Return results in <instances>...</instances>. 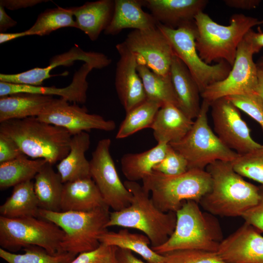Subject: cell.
Returning <instances> with one entry per match:
<instances>
[{
    "mask_svg": "<svg viewBox=\"0 0 263 263\" xmlns=\"http://www.w3.org/2000/svg\"><path fill=\"white\" fill-rule=\"evenodd\" d=\"M75 60H81L92 66L94 69H100L108 66L112 60L101 53L86 52L75 46L68 52L52 57L49 65L44 68H35L15 74H0V81L6 83L41 86L43 81L53 76L51 71L55 68L72 65Z\"/></svg>",
    "mask_w": 263,
    "mask_h": 263,
    "instance_id": "16",
    "label": "cell"
},
{
    "mask_svg": "<svg viewBox=\"0 0 263 263\" xmlns=\"http://www.w3.org/2000/svg\"><path fill=\"white\" fill-rule=\"evenodd\" d=\"M188 170V163L186 158L169 144L164 157L153 169L169 176L182 174Z\"/></svg>",
    "mask_w": 263,
    "mask_h": 263,
    "instance_id": "40",
    "label": "cell"
},
{
    "mask_svg": "<svg viewBox=\"0 0 263 263\" xmlns=\"http://www.w3.org/2000/svg\"><path fill=\"white\" fill-rule=\"evenodd\" d=\"M193 122L178 107L166 104L158 111L150 128L157 144H170L182 139Z\"/></svg>",
    "mask_w": 263,
    "mask_h": 263,
    "instance_id": "22",
    "label": "cell"
},
{
    "mask_svg": "<svg viewBox=\"0 0 263 263\" xmlns=\"http://www.w3.org/2000/svg\"><path fill=\"white\" fill-rule=\"evenodd\" d=\"M71 8L58 6L49 9L40 14L35 23L25 31L26 36L49 35L52 32L63 27L77 28Z\"/></svg>",
    "mask_w": 263,
    "mask_h": 263,
    "instance_id": "35",
    "label": "cell"
},
{
    "mask_svg": "<svg viewBox=\"0 0 263 263\" xmlns=\"http://www.w3.org/2000/svg\"><path fill=\"white\" fill-rule=\"evenodd\" d=\"M157 27L169 40L175 55L189 70L201 93L210 85L228 75L232 67L227 62L222 60L209 65L200 57L196 47L197 27L194 20L175 29L158 23Z\"/></svg>",
    "mask_w": 263,
    "mask_h": 263,
    "instance_id": "10",
    "label": "cell"
},
{
    "mask_svg": "<svg viewBox=\"0 0 263 263\" xmlns=\"http://www.w3.org/2000/svg\"><path fill=\"white\" fill-rule=\"evenodd\" d=\"M93 69L92 66L84 63L75 72L72 82L64 88L16 84L0 81V96L18 93L34 94L52 96L58 95L70 103L84 104L86 101L88 88L87 77Z\"/></svg>",
    "mask_w": 263,
    "mask_h": 263,
    "instance_id": "19",
    "label": "cell"
},
{
    "mask_svg": "<svg viewBox=\"0 0 263 263\" xmlns=\"http://www.w3.org/2000/svg\"><path fill=\"white\" fill-rule=\"evenodd\" d=\"M17 22L9 16L4 7L0 5V32L3 33L11 27L15 26Z\"/></svg>",
    "mask_w": 263,
    "mask_h": 263,
    "instance_id": "48",
    "label": "cell"
},
{
    "mask_svg": "<svg viewBox=\"0 0 263 263\" xmlns=\"http://www.w3.org/2000/svg\"><path fill=\"white\" fill-rule=\"evenodd\" d=\"M54 99L43 94L18 93L0 98V123L38 117Z\"/></svg>",
    "mask_w": 263,
    "mask_h": 263,
    "instance_id": "27",
    "label": "cell"
},
{
    "mask_svg": "<svg viewBox=\"0 0 263 263\" xmlns=\"http://www.w3.org/2000/svg\"><path fill=\"white\" fill-rule=\"evenodd\" d=\"M163 255V263H227L217 252L198 249L177 250Z\"/></svg>",
    "mask_w": 263,
    "mask_h": 263,
    "instance_id": "38",
    "label": "cell"
},
{
    "mask_svg": "<svg viewBox=\"0 0 263 263\" xmlns=\"http://www.w3.org/2000/svg\"><path fill=\"white\" fill-rule=\"evenodd\" d=\"M209 103L215 133L227 147L242 155L262 146L251 137L240 110L229 99L222 97Z\"/></svg>",
    "mask_w": 263,
    "mask_h": 263,
    "instance_id": "13",
    "label": "cell"
},
{
    "mask_svg": "<svg viewBox=\"0 0 263 263\" xmlns=\"http://www.w3.org/2000/svg\"><path fill=\"white\" fill-rule=\"evenodd\" d=\"M116 247L100 244L95 249L81 253L70 263H113Z\"/></svg>",
    "mask_w": 263,
    "mask_h": 263,
    "instance_id": "41",
    "label": "cell"
},
{
    "mask_svg": "<svg viewBox=\"0 0 263 263\" xmlns=\"http://www.w3.org/2000/svg\"><path fill=\"white\" fill-rule=\"evenodd\" d=\"M116 49L119 58L117 62L115 89L126 113L147 100L142 81L137 70L136 56L132 52L124 42L117 44Z\"/></svg>",
    "mask_w": 263,
    "mask_h": 263,
    "instance_id": "17",
    "label": "cell"
},
{
    "mask_svg": "<svg viewBox=\"0 0 263 263\" xmlns=\"http://www.w3.org/2000/svg\"><path fill=\"white\" fill-rule=\"evenodd\" d=\"M23 254H16L0 248V257L8 263H70L76 256L64 252L54 255L37 246L24 248Z\"/></svg>",
    "mask_w": 263,
    "mask_h": 263,
    "instance_id": "36",
    "label": "cell"
},
{
    "mask_svg": "<svg viewBox=\"0 0 263 263\" xmlns=\"http://www.w3.org/2000/svg\"><path fill=\"white\" fill-rule=\"evenodd\" d=\"M47 162L44 159H28L21 153L15 159L0 164L1 190L31 180Z\"/></svg>",
    "mask_w": 263,
    "mask_h": 263,
    "instance_id": "33",
    "label": "cell"
},
{
    "mask_svg": "<svg viewBox=\"0 0 263 263\" xmlns=\"http://www.w3.org/2000/svg\"><path fill=\"white\" fill-rule=\"evenodd\" d=\"M22 152L10 138L0 133V164L12 161Z\"/></svg>",
    "mask_w": 263,
    "mask_h": 263,
    "instance_id": "43",
    "label": "cell"
},
{
    "mask_svg": "<svg viewBox=\"0 0 263 263\" xmlns=\"http://www.w3.org/2000/svg\"><path fill=\"white\" fill-rule=\"evenodd\" d=\"M109 207L89 211H51L39 209L38 217L59 226L65 233L61 246L63 252L75 255L96 249L99 236L107 230Z\"/></svg>",
    "mask_w": 263,
    "mask_h": 263,
    "instance_id": "7",
    "label": "cell"
},
{
    "mask_svg": "<svg viewBox=\"0 0 263 263\" xmlns=\"http://www.w3.org/2000/svg\"><path fill=\"white\" fill-rule=\"evenodd\" d=\"M26 36L25 31L19 33H0V43L2 44L4 42L10 41L11 40Z\"/></svg>",
    "mask_w": 263,
    "mask_h": 263,
    "instance_id": "49",
    "label": "cell"
},
{
    "mask_svg": "<svg viewBox=\"0 0 263 263\" xmlns=\"http://www.w3.org/2000/svg\"><path fill=\"white\" fill-rule=\"evenodd\" d=\"M259 199L254 206L242 216L244 221L263 232V184L259 186Z\"/></svg>",
    "mask_w": 263,
    "mask_h": 263,
    "instance_id": "42",
    "label": "cell"
},
{
    "mask_svg": "<svg viewBox=\"0 0 263 263\" xmlns=\"http://www.w3.org/2000/svg\"><path fill=\"white\" fill-rule=\"evenodd\" d=\"M137 70L142 81L147 100L156 102L161 106L171 104L179 108L178 100L170 74H157L144 63L138 61Z\"/></svg>",
    "mask_w": 263,
    "mask_h": 263,
    "instance_id": "32",
    "label": "cell"
},
{
    "mask_svg": "<svg viewBox=\"0 0 263 263\" xmlns=\"http://www.w3.org/2000/svg\"><path fill=\"white\" fill-rule=\"evenodd\" d=\"M176 223L173 233L163 244L151 248L157 253L182 249H198L217 252L223 239L222 228L214 215L203 212L198 203L184 202L175 212Z\"/></svg>",
    "mask_w": 263,
    "mask_h": 263,
    "instance_id": "5",
    "label": "cell"
},
{
    "mask_svg": "<svg viewBox=\"0 0 263 263\" xmlns=\"http://www.w3.org/2000/svg\"><path fill=\"white\" fill-rule=\"evenodd\" d=\"M143 6L160 24L177 28L187 22L193 21L195 17L203 12L207 0H144Z\"/></svg>",
    "mask_w": 263,
    "mask_h": 263,
    "instance_id": "20",
    "label": "cell"
},
{
    "mask_svg": "<svg viewBox=\"0 0 263 263\" xmlns=\"http://www.w3.org/2000/svg\"><path fill=\"white\" fill-rule=\"evenodd\" d=\"M224 1L228 7L248 10L257 7L261 1L259 0H225Z\"/></svg>",
    "mask_w": 263,
    "mask_h": 263,
    "instance_id": "47",
    "label": "cell"
},
{
    "mask_svg": "<svg viewBox=\"0 0 263 263\" xmlns=\"http://www.w3.org/2000/svg\"><path fill=\"white\" fill-rule=\"evenodd\" d=\"M254 54L250 45L243 38L228 75L207 87L201 93L203 100L210 103L231 95L256 93L257 67L253 59Z\"/></svg>",
    "mask_w": 263,
    "mask_h": 263,
    "instance_id": "12",
    "label": "cell"
},
{
    "mask_svg": "<svg viewBox=\"0 0 263 263\" xmlns=\"http://www.w3.org/2000/svg\"><path fill=\"white\" fill-rule=\"evenodd\" d=\"M258 84L256 93L263 104V69L257 67Z\"/></svg>",
    "mask_w": 263,
    "mask_h": 263,
    "instance_id": "50",
    "label": "cell"
},
{
    "mask_svg": "<svg viewBox=\"0 0 263 263\" xmlns=\"http://www.w3.org/2000/svg\"><path fill=\"white\" fill-rule=\"evenodd\" d=\"M137 58L153 72L169 74L175 54L169 40L156 27L143 30H133L123 41Z\"/></svg>",
    "mask_w": 263,
    "mask_h": 263,
    "instance_id": "14",
    "label": "cell"
},
{
    "mask_svg": "<svg viewBox=\"0 0 263 263\" xmlns=\"http://www.w3.org/2000/svg\"><path fill=\"white\" fill-rule=\"evenodd\" d=\"M39 209L34 182L30 180L13 187L10 196L0 206V214L9 218L38 217Z\"/></svg>",
    "mask_w": 263,
    "mask_h": 263,
    "instance_id": "30",
    "label": "cell"
},
{
    "mask_svg": "<svg viewBox=\"0 0 263 263\" xmlns=\"http://www.w3.org/2000/svg\"><path fill=\"white\" fill-rule=\"evenodd\" d=\"M40 121L62 128L73 136L91 130L111 132L116 127L115 122L102 116L88 113L85 107L62 98H55L37 117Z\"/></svg>",
    "mask_w": 263,
    "mask_h": 263,
    "instance_id": "15",
    "label": "cell"
},
{
    "mask_svg": "<svg viewBox=\"0 0 263 263\" xmlns=\"http://www.w3.org/2000/svg\"><path fill=\"white\" fill-rule=\"evenodd\" d=\"M100 244L128 249L141 256L148 263H163L164 257L150 246V241L145 235L132 233L127 229L117 232L103 233L99 237Z\"/></svg>",
    "mask_w": 263,
    "mask_h": 263,
    "instance_id": "29",
    "label": "cell"
},
{
    "mask_svg": "<svg viewBox=\"0 0 263 263\" xmlns=\"http://www.w3.org/2000/svg\"><path fill=\"white\" fill-rule=\"evenodd\" d=\"M142 6V0H115L112 19L104 34L115 35L127 28L143 30L156 27L158 22Z\"/></svg>",
    "mask_w": 263,
    "mask_h": 263,
    "instance_id": "24",
    "label": "cell"
},
{
    "mask_svg": "<svg viewBox=\"0 0 263 263\" xmlns=\"http://www.w3.org/2000/svg\"><path fill=\"white\" fill-rule=\"evenodd\" d=\"M225 97L240 110L255 120L260 125L263 131V104L256 93Z\"/></svg>",
    "mask_w": 263,
    "mask_h": 263,
    "instance_id": "39",
    "label": "cell"
},
{
    "mask_svg": "<svg viewBox=\"0 0 263 263\" xmlns=\"http://www.w3.org/2000/svg\"><path fill=\"white\" fill-rule=\"evenodd\" d=\"M114 6V0H99L70 8L75 18L76 28L84 32L91 40L95 41L111 22Z\"/></svg>",
    "mask_w": 263,
    "mask_h": 263,
    "instance_id": "25",
    "label": "cell"
},
{
    "mask_svg": "<svg viewBox=\"0 0 263 263\" xmlns=\"http://www.w3.org/2000/svg\"><path fill=\"white\" fill-rule=\"evenodd\" d=\"M209 102L203 100L199 114L187 134L180 141L169 144L186 158L188 169H206L215 161L232 162L240 155L227 147L209 126Z\"/></svg>",
    "mask_w": 263,
    "mask_h": 263,
    "instance_id": "8",
    "label": "cell"
},
{
    "mask_svg": "<svg viewBox=\"0 0 263 263\" xmlns=\"http://www.w3.org/2000/svg\"><path fill=\"white\" fill-rule=\"evenodd\" d=\"M113 263H116V261L115 260Z\"/></svg>",
    "mask_w": 263,
    "mask_h": 263,
    "instance_id": "52",
    "label": "cell"
},
{
    "mask_svg": "<svg viewBox=\"0 0 263 263\" xmlns=\"http://www.w3.org/2000/svg\"><path fill=\"white\" fill-rule=\"evenodd\" d=\"M65 233L53 223L35 217L9 218L0 216V245L10 252L37 246L56 255L63 251Z\"/></svg>",
    "mask_w": 263,
    "mask_h": 263,
    "instance_id": "9",
    "label": "cell"
},
{
    "mask_svg": "<svg viewBox=\"0 0 263 263\" xmlns=\"http://www.w3.org/2000/svg\"><path fill=\"white\" fill-rule=\"evenodd\" d=\"M256 64L258 68L263 69V56L259 58Z\"/></svg>",
    "mask_w": 263,
    "mask_h": 263,
    "instance_id": "51",
    "label": "cell"
},
{
    "mask_svg": "<svg viewBox=\"0 0 263 263\" xmlns=\"http://www.w3.org/2000/svg\"><path fill=\"white\" fill-rule=\"evenodd\" d=\"M168 144H157L142 152L124 154L121 159V170L127 180L137 182L149 175L164 157Z\"/></svg>",
    "mask_w": 263,
    "mask_h": 263,
    "instance_id": "31",
    "label": "cell"
},
{
    "mask_svg": "<svg viewBox=\"0 0 263 263\" xmlns=\"http://www.w3.org/2000/svg\"><path fill=\"white\" fill-rule=\"evenodd\" d=\"M206 170L211 178V188L199 204L207 212L221 217H242L258 203L259 186L245 181L231 162L218 160Z\"/></svg>",
    "mask_w": 263,
    "mask_h": 263,
    "instance_id": "1",
    "label": "cell"
},
{
    "mask_svg": "<svg viewBox=\"0 0 263 263\" xmlns=\"http://www.w3.org/2000/svg\"><path fill=\"white\" fill-rule=\"evenodd\" d=\"M161 106L155 102L145 101L126 113L115 138H126L142 129L150 128L155 115Z\"/></svg>",
    "mask_w": 263,
    "mask_h": 263,
    "instance_id": "34",
    "label": "cell"
},
{
    "mask_svg": "<svg viewBox=\"0 0 263 263\" xmlns=\"http://www.w3.org/2000/svg\"><path fill=\"white\" fill-rule=\"evenodd\" d=\"M143 187L149 192L155 206L164 212H176L187 201L199 204L211 189L212 181L206 169H192L175 176L153 170L142 180Z\"/></svg>",
    "mask_w": 263,
    "mask_h": 263,
    "instance_id": "6",
    "label": "cell"
},
{
    "mask_svg": "<svg viewBox=\"0 0 263 263\" xmlns=\"http://www.w3.org/2000/svg\"><path fill=\"white\" fill-rule=\"evenodd\" d=\"M169 74L178 100L179 108L189 118L195 119L201 109V92L187 67L175 55Z\"/></svg>",
    "mask_w": 263,
    "mask_h": 263,
    "instance_id": "21",
    "label": "cell"
},
{
    "mask_svg": "<svg viewBox=\"0 0 263 263\" xmlns=\"http://www.w3.org/2000/svg\"><path fill=\"white\" fill-rule=\"evenodd\" d=\"M53 164L46 162L36 175L34 190L40 209L61 211L60 201L64 183L60 175L56 172Z\"/></svg>",
    "mask_w": 263,
    "mask_h": 263,
    "instance_id": "28",
    "label": "cell"
},
{
    "mask_svg": "<svg viewBox=\"0 0 263 263\" xmlns=\"http://www.w3.org/2000/svg\"><path fill=\"white\" fill-rule=\"evenodd\" d=\"M197 27L196 47L201 58L207 64L224 60L232 67L237 48L246 33L256 25L263 24V20L235 14L230 24L223 25L213 21L203 12L194 18Z\"/></svg>",
    "mask_w": 263,
    "mask_h": 263,
    "instance_id": "4",
    "label": "cell"
},
{
    "mask_svg": "<svg viewBox=\"0 0 263 263\" xmlns=\"http://www.w3.org/2000/svg\"><path fill=\"white\" fill-rule=\"evenodd\" d=\"M126 188L132 194L130 205L110 213L106 227L117 226L141 231L150 241L151 247L165 243L173 233L176 223L174 212L158 209L149 197L150 192L137 182L126 180Z\"/></svg>",
    "mask_w": 263,
    "mask_h": 263,
    "instance_id": "3",
    "label": "cell"
},
{
    "mask_svg": "<svg viewBox=\"0 0 263 263\" xmlns=\"http://www.w3.org/2000/svg\"><path fill=\"white\" fill-rule=\"evenodd\" d=\"M44 0H0V5L10 10L34 6L42 2Z\"/></svg>",
    "mask_w": 263,
    "mask_h": 263,
    "instance_id": "44",
    "label": "cell"
},
{
    "mask_svg": "<svg viewBox=\"0 0 263 263\" xmlns=\"http://www.w3.org/2000/svg\"><path fill=\"white\" fill-rule=\"evenodd\" d=\"M106 207L108 206L92 178L64 184L61 211H89Z\"/></svg>",
    "mask_w": 263,
    "mask_h": 263,
    "instance_id": "23",
    "label": "cell"
},
{
    "mask_svg": "<svg viewBox=\"0 0 263 263\" xmlns=\"http://www.w3.org/2000/svg\"><path fill=\"white\" fill-rule=\"evenodd\" d=\"M243 38L250 45L254 53H258L263 47V33L256 32L249 29Z\"/></svg>",
    "mask_w": 263,
    "mask_h": 263,
    "instance_id": "45",
    "label": "cell"
},
{
    "mask_svg": "<svg viewBox=\"0 0 263 263\" xmlns=\"http://www.w3.org/2000/svg\"><path fill=\"white\" fill-rule=\"evenodd\" d=\"M231 163L235 171L242 176L263 184V145L239 155Z\"/></svg>",
    "mask_w": 263,
    "mask_h": 263,
    "instance_id": "37",
    "label": "cell"
},
{
    "mask_svg": "<svg viewBox=\"0 0 263 263\" xmlns=\"http://www.w3.org/2000/svg\"><path fill=\"white\" fill-rule=\"evenodd\" d=\"M0 133L11 139L27 156L44 159L53 165L68 154L72 136L66 130L37 117L1 122Z\"/></svg>",
    "mask_w": 263,
    "mask_h": 263,
    "instance_id": "2",
    "label": "cell"
},
{
    "mask_svg": "<svg viewBox=\"0 0 263 263\" xmlns=\"http://www.w3.org/2000/svg\"><path fill=\"white\" fill-rule=\"evenodd\" d=\"M244 222L220 243L217 254L227 263H263V236Z\"/></svg>",
    "mask_w": 263,
    "mask_h": 263,
    "instance_id": "18",
    "label": "cell"
},
{
    "mask_svg": "<svg viewBox=\"0 0 263 263\" xmlns=\"http://www.w3.org/2000/svg\"><path fill=\"white\" fill-rule=\"evenodd\" d=\"M115 258L116 263H146L136 257L131 251L117 247Z\"/></svg>",
    "mask_w": 263,
    "mask_h": 263,
    "instance_id": "46",
    "label": "cell"
},
{
    "mask_svg": "<svg viewBox=\"0 0 263 263\" xmlns=\"http://www.w3.org/2000/svg\"><path fill=\"white\" fill-rule=\"evenodd\" d=\"M111 140H99L90 161V175L106 204L113 211L128 207L132 194L122 183L118 174L110 148Z\"/></svg>",
    "mask_w": 263,
    "mask_h": 263,
    "instance_id": "11",
    "label": "cell"
},
{
    "mask_svg": "<svg viewBox=\"0 0 263 263\" xmlns=\"http://www.w3.org/2000/svg\"><path fill=\"white\" fill-rule=\"evenodd\" d=\"M90 145V137L86 132L72 136L68 154L56 167L64 184L91 178L90 161L85 156Z\"/></svg>",
    "mask_w": 263,
    "mask_h": 263,
    "instance_id": "26",
    "label": "cell"
}]
</instances>
